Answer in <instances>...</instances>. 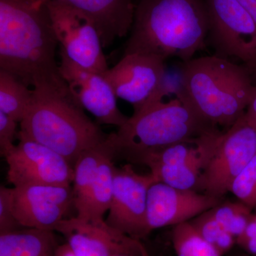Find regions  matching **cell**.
Masks as SVG:
<instances>
[{"instance_id": "cell-9", "label": "cell", "mask_w": 256, "mask_h": 256, "mask_svg": "<svg viewBox=\"0 0 256 256\" xmlns=\"http://www.w3.org/2000/svg\"><path fill=\"white\" fill-rule=\"evenodd\" d=\"M18 138V144L4 158L8 181L14 188L73 184L74 166L65 158L20 132Z\"/></svg>"}, {"instance_id": "cell-29", "label": "cell", "mask_w": 256, "mask_h": 256, "mask_svg": "<svg viewBox=\"0 0 256 256\" xmlns=\"http://www.w3.org/2000/svg\"><path fill=\"white\" fill-rule=\"evenodd\" d=\"M238 1L252 16L256 25V0H238Z\"/></svg>"}, {"instance_id": "cell-5", "label": "cell", "mask_w": 256, "mask_h": 256, "mask_svg": "<svg viewBox=\"0 0 256 256\" xmlns=\"http://www.w3.org/2000/svg\"><path fill=\"white\" fill-rule=\"evenodd\" d=\"M218 127L206 120L188 100L162 101L133 114L111 133L117 158L130 162L143 153L200 137Z\"/></svg>"}, {"instance_id": "cell-12", "label": "cell", "mask_w": 256, "mask_h": 256, "mask_svg": "<svg viewBox=\"0 0 256 256\" xmlns=\"http://www.w3.org/2000/svg\"><path fill=\"white\" fill-rule=\"evenodd\" d=\"M60 70L74 102L100 124L120 128L129 118L119 110L117 98L104 74L82 68L60 52Z\"/></svg>"}, {"instance_id": "cell-3", "label": "cell", "mask_w": 256, "mask_h": 256, "mask_svg": "<svg viewBox=\"0 0 256 256\" xmlns=\"http://www.w3.org/2000/svg\"><path fill=\"white\" fill-rule=\"evenodd\" d=\"M181 66L188 102L203 118L226 130L245 114L256 86L244 66L216 55L194 58Z\"/></svg>"}, {"instance_id": "cell-13", "label": "cell", "mask_w": 256, "mask_h": 256, "mask_svg": "<svg viewBox=\"0 0 256 256\" xmlns=\"http://www.w3.org/2000/svg\"><path fill=\"white\" fill-rule=\"evenodd\" d=\"M165 62L156 55L124 54L104 76L116 97L131 104L136 114L148 105L158 90L166 69Z\"/></svg>"}, {"instance_id": "cell-28", "label": "cell", "mask_w": 256, "mask_h": 256, "mask_svg": "<svg viewBox=\"0 0 256 256\" xmlns=\"http://www.w3.org/2000/svg\"><path fill=\"white\" fill-rule=\"evenodd\" d=\"M248 120L256 129V92L245 112Z\"/></svg>"}, {"instance_id": "cell-6", "label": "cell", "mask_w": 256, "mask_h": 256, "mask_svg": "<svg viewBox=\"0 0 256 256\" xmlns=\"http://www.w3.org/2000/svg\"><path fill=\"white\" fill-rule=\"evenodd\" d=\"M207 44L215 55L238 58L256 78V25L238 0H206Z\"/></svg>"}, {"instance_id": "cell-4", "label": "cell", "mask_w": 256, "mask_h": 256, "mask_svg": "<svg viewBox=\"0 0 256 256\" xmlns=\"http://www.w3.org/2000/svg\"><path fill=\"white\" fill-rule=\"evenodd\" d=\"M18 132L58 153L73 166L82 153L108 136L70 98L40 90H33Z\"/></svg>"}, {"instance_id": "cell-22", "label": "cell", "mask_w": 256, "mask_h": 256, "mask_svg": "<svg viewBox=\"0 0 256 256\" xmlns=\"http://www.w3.org/2000/svg\"><path fill=\"white\" fill-rule=\"evenodd\" d=\"M254 210L242 202L222 201L210 212L236 239L238 238L254 217Z\"/></svg>"}, {"instance_id": "cell-15", "label": "cell", "mask_w": 256, "mask_h": 256, "mask_svg": "<svg viewBox=\"0 0 256 256\" xmlns=\"http://www.w3.org/2000/svg\"><path fill=\"white\" fill-rule=\"evenodd\" d=\"M222 201L223 198L196 190H180L156 182L148 191L146 216L150 230L190 222Z\"/></svg>"}, {"instance_id": "cell-2", "label": "cell", "mask_w": 256, "mask_h": 256, "mask_svg": "<svg viewBox=\"0 0 256 256\" xmlns=\"http://www.w3.org/2000/svg\"><path fill=\"white\" fill-rule=\"evenodd\" d=\"M124 55L152 54L188 62L206 48V0H139Z\"/></svg>"}, {"instance_id": "cell-10", "label": "cell", "mask_w": 256, "mask_h": 256, "mask_svg": "<svg viewBox=\"0 0 256 256\" xmlns=\"http://www.w3.org/2000/svg\"><path fill=\"white\" fill-rule=\"evenodd\" d=\"M156 180L150 173L138 174L131 164L117 168L114 190L106 222L112 228L140 240L151 233L148 224V196Z\"/></svg>"}, {"instance_id": "cell-27", "label": "cell", "mask_w": 256, "mask_h": 256, "mask_svg": "<svg viewBox=\"0 0 256 256\" xmlns=\"http://www.w3.org/2000/svg\"><path fill=\"white\" fill-rule=\"evenodd\" d=\"M255 210L252 220L236 240V245L252 256H256V207Z\"/></svg>"}, {"instance_id": "cell-30", "label": "cell", "mask_w": 256, "mask_h": 256, "mask_svg": "<svg viewBox=\"0 0 256 256\" xmlns=\"http://www.w3.org/2000/svg\"><path fill=\"white\" fill-rule=\"evenodd\" d=\"M50 256H76L66 242L58 245Z\"/></svg>"}, {"instance_id": "cell-14", "label": "cell", "mask_w": 256, "mask_h": 256, "mask_svg": "<svg viewBox=\"0 0 256 256\" xmlns=\"http://www.w3.org/2000/svg\"><path fill=\"white\" fill-rule=\"evenodd\" d=\"M74 201L72 185L13 188L15 216L23 228L54 232Z\"/></svg>"}, {"instance_id": "cell-23", "label": "cell", "mask_w": 256, "mask_h": 256, "mask_svg": "<svg viewBox=\"0 0 256 256\" xmlns=\"http://www.w3.org/2000/svg\"><path fill=\"white\" fill-rule=\"evenodd\" d=\"M190 222L203 238L223 256L236 245V239L216 220L210 210L197 216Z\"/></svg>"}, {"instance_id": "cell-11", "label": "cell", "mask_w": 256, "mask_h": 256, "mask_svg": "<svg viewBox=\"0 0 256 256\" xmlns=\"http://www.w3.org/2000/svg\"><path fill=\"white\" fill-rule=\"evenodd\" d=\"M76 256H114L132 254L149 256L140 242L112 228L106 220L65 218L56 227Z\"/></svg>"}, {"instance_id": "cell-17", "label": "cell", "mask_w": 256, "mask_h": 256, "mask_svg": "<svg viewBox=\"0 0 256 256\" xmlns=\"http://www.w3.org/2000/svg\"><path fill=\"white\" fill-rule=\"evenodd\" d=\"M114 153L106 156L92 186L82 202L76 204V216L90 220H105L104 216L110 210L114 190L116 166Z\"/></svg>"}, {"instance_id": "cell-18", "label": "cell", "mask_w": 256, "mask_h": 256, "mask_svg": "<svg viewBox=\"0 0 256 256\" xmlns=\"http://www.w3.org/2000/svg\"><path fill=\"white\" fill-rule=\"evenodd\" d=\"M58 245L53 230L23 228L0 234V256H50Z\"/></svg>"}, {"instance_id": "cell-31", "label": "cell", "mask_w": 256, "mask_h": 256, "mask_svg": "<svg viewBox=\"0 0 256 256\" xmlns=\"http://www.w3.org/2000/svg\"><path fill=\"white\" fill-rule=\"evenodd\" d=\"M114 256H138L134 255V254H118V255H116Z\"/></svg>"}, {"instance_id": "cell-16", "label": "cell", "mask_w": 256, "mask_h": 256, "mask_svg": "<svg viewBox=\"0 0 256 256\" xmlns=\"http://www.w3.org/2000/svg\"><path fill=\"white\" fill-rule=\"evenodd\" d=\"M90 18L104 47L130 32L136 5L133 0H64Z\"/></svg>"}, {"instance_id": "cell-21", "label": "cell", "mask_w": 256, "mask_h": 256, "mask_svg": "<svg viewBox=\"0 0 256 256\" xmlns=\"http://www.w3.org/2000/svg\"><path fill=\"white\" fill-rule=\"evenodd\" d=\"M172 242L176 256H224L203 238L190 222L173 226Z\"/></svg>"}, {"instance_id": "cell-19", "label": "cell", "mask_w": 256, "mask_h": 256, "mask_svg": "<svg viewBox=\"0 0 256 256\" xmlns=\"http://www.w3.org/2000/svg\"><path fill=\"white\" fill-rule=\"evenodd\" d=\"M112 152L114 153V148L110 134L104 142L84 151L78 156L74 166V206L82 201L94 182L101 163Z\"/></svg>"}, {"instance_id": "cell-8", "label": "cell", "mask_w": 256, "mask_h": 256, "mask_svg": "<svg viewBox=\"0 0 256 256\" xmlns=\"http://www.w3.org/2000/svg\"><path fill=\"white\" fill-rule=\"evenodd\" d=\"M48 8L60 52L82 68L105 74L104 46L90 18L64 0H50Z\"/></svg>"}, {"instance_id": "cell-24", "label": "cell", "mask_w": 256, "mask_h": 256, "mask_svg": "<svg viewBox=\"0 0 256 256\" xmlns=\"http://www.w3.org/2000/svg\"><path fill=\"white\" fill-rule=\"evenodd\" d=\"M230 192L238 201L255 210L256 207V154L234 180Z\"/></svg>"}, {"instance_id": "cell-26", "label": "cell", "mask_w": 256, "mask_h": 256, "mask_svg": "<svg viewBox=\"0 0 256 256\" xmlns=\"http://www.w3.org/2000/svg\"><path fill=\"white\" fill-rule=\"evenodd\" d=\"M18 122L14 119L0 112V154L6 156L14 149L16 144L14 141L18 137Z\"/></svg>"}, {"instance_id": "cell-7", "label": "cell", "mask_w": 256, "mask_h": 256, "mask_svg": "<svg viewBox=\"0 0 256 256\" xmlns=\"http://www.w3.org/2000/svg\"><path fill=\"white\" fill-rule=\"evenodd\" d=\"M256 154V129L242 114L224 131L216 149L200 176L196 191L223 198L235 178Z\"/></svg>"}, {"instance_id": "cell-32", "label": "cell", "mask_w": 256, "mask_h": 256, "mask_svg": "<svg viewBox=\"0 0 256 256\" xmlns=\"http://www.w3.org/2000/svg\"><path fill=\"white\" fill-rule=\"evenodd\" d=\"M252 256L248 255H248H246V256Z\"/></svg>"}, {"instance_id": "cell-1", "label": "cell", "mask_w": 256, "mask_h": 256, "mask_svg": "<svg viewBox=\"0 0 256 256\" xmlns=\"http://www.w3.org/2000/svg\"><path fill=\"white\" fill-rule=\"evenodd\" d=\"M50 1L0 0V69L33 90L73 99L56 60Z\"/></svg>"}, {"instance_id": "cell-20", "label": "cell", "mask_w": 256, "mask_h": 256, "mask_svg": "<svg viewBox=\"0 0 256 256\" xmlns=\"http://www.w3.org/2000/svg\"><path fill=\"white\" fill-rule=\"evenodd\" d=\"M32 99L33 90L14 76L0 69V112L20 124Z\"/></svg>"}, {"instance_id": "cell-25", "label": "cell", "mask_w": 256, "mask_h": 256, "mask_svg": "<svg viewBox=\"0 0 256 256\" xmlns=\"http://www.w3.org/2000/svg\"><path fill=\"white\" fill-rule=\"evenodd\" d=\"M23 228L15 216L13 188H0V234Z\"/></svg>"}]
</instances>
